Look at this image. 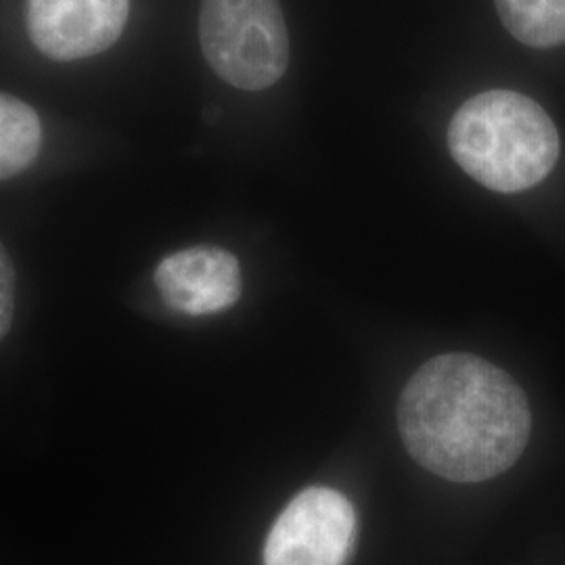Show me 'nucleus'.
Masks as SVG:
<instances>
[{
    "mask_svg": "<svg viewBox=\"0 0 565 565\" xmlns=\"http://www.w3.org/2000/svg\"><path fill=\"white\" fill-rule=\"evenodd\" d=\"M398 427L427 471L450 482H484L522 457L532 417L505 371L471 354H445L404 387Z\"/></svg>",
    "mask_w": 565,
    "mask_h": 565,
    "instance_id": "1",
    "label": "nucleus"
},
{
    "mask_svg": "<svg viewBox=\"0 0 565 565\" xmlns=\"http://www.w3.org/2000/svg\"><path fill=\"white\" fill-rule=\"evenodd\" d=\"M448 149L465 172L499 193L546 179L559 158V135L545 109L513 90H486L457 109Z\"/></svg>",
    "mask_w": 565,
    "mask_h": 565,
    "instance_id": "2",
    "label": "nucleus"
},
{
    "mask_svg": "<svg viewBox=\"0 0 565 565\" xmlns=\"http://www.w3.org/2000/svg\"><path fill=\"white\" fill-rule=\"evenodd\" d=\"M203 57L226 84L264 90L289 65V34L279 0H202Z\"/></svg>",
    "mask_w": 565,
    "mask_h": 565,
    "instance_id": "3",
    "label": "nucleus"
},
{
    "mask_svg": "<svg viewBox=\"0 0 565 565\" xmlns=\"http://www.w3.org/2000/svg\"><path fill=\"white\" fill-rule=\"evenodd\" d=\"M354 536L352 503L331 488H308L277 518L264 545V565H343Z\"/></svg>",
    "mask_w": 565,
    "mask_h": 565,
    "instance_id": "4",
    "label": "nucleus"
},
{
    "mask_svg": "<svg viewBox=\"0 0 565 565\" xmlns=\"http://www.w3.org/2000/svg\"><path fill=\"white\" fill-rule=\"evenodd\" d=\"M130 0H28V32L53 61L99 55L120 39Z\"/></svg>",
    "mask_w": 565,
    "mask_h": 565,
    "instance_id": "5",
    "label": "nucleus"
},
{
    "mask_svg": "<svg viewBox=\"0 0 565 565\" xmlns=\"http://www.w3.org/2000/svg\"><path fill=\"white\" fill-rule=\"evenodd\" d=\"M156 285L163 302L182 315H216L239 300L242 268L223 247L198 245L166 256L156 268Z\"/></svg>",
    "mask_w": 565,
    "mask_h": 565,
    "instance_id": "6",
    "label": "nucleus"
},
{
    "mask_svg": "<svg viewBox=\"0 0 565 565\" xmlns=\"http://www.w3.org/2000/svg\"><path fill=\"white\" fill-rule=\"evenodd\" d=\"M41 145L39 114L18 97L0 93V181L28 170L39 158Z\"/></svg>",
    "mask_w": 565,
    "mask_h": 565,
    "instance_id": "7",
    "label": "nucleus"
},
{
    "mask_svg": "<svg viewBox=\"0 0 565 565\" xmlns=\"http://www.w3.org/2000/svg\"><path fill=\"white\" fill-rule=\"evenodd\" d=\"M499 18L515 41L532 49L565 42V0H494Z\"/></svg>",
    "mask_w": 565,
    "mask_h": 565,
    "instance_id": "8",
    "label": "nucleus"
},
{
    "mask_svg": "<svg viewBox=\"0 0 565 565\" xmlns=\"http://www.w3.org/2000/svg\"><path fill=\"white\" fill-rule=\"evenodd\" d=\"M15 310V268L0 242V342L7 338Z\"/></svg>",
    "mask_w": 565,
    "mask_h": 565,
    "instance_id": "9",
    "label": "nucleus"
}]
</instances>
